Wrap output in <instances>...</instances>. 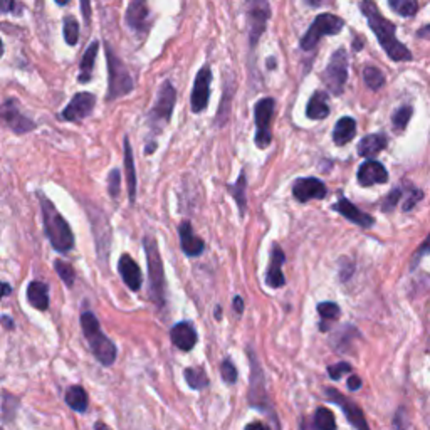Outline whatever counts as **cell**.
Here are the masks:
<instances>
[{"mask_svg":"<svg viewBox=\"0 0 430 430\" xmlns=\"http://www.w3.org/2000/svg\"><path fill=\"white\" fill-rule=\"evenodd\" d=\"M81 327L85 333L87 343H89L91 352L94 353L96 360L104 366H111L116 360L118 350L113 341L101 331L99 321L91 311H86L81 315Z\"/></svg>","mask_w":430,"mask_h":430,"instance_id":"obj_3","label":"cell"},{"mask_svg":"<svg viewBox=\"0 0 430 430\" xmlns=\"http://www.w3.org/2000/svg\"><path fill=\"white\" fill-rule=\"evenodd\" d=\"M352 371V365L346 361H341V363H336V365H331L328 368V375L331 380H340L341 377H343L345 373H350Z\"/></svg>","mask_w":430,"mask_h":430,"instance_id":"obj_41","label":"cell"},{"mask_svg":"<svg viewBox=\"0 0 430 430\" xmlns=\"http://www.w3.org/2000/svg\"><path fill=\"white\" fill-rule=\"evenodd\" d=\"M145 254H147L148 262V279H150V298L155 301L158 308L165 306V274H164V262H162L158 244L153 237H145L143 239Z\"/></svg>","mask_w":430,"mask_h":430,"instance_id":"obj_4","label":"cell"},{"mask_svg":"<svg viewBox=\"0 0 430 430\" xmlns=\"http://www.w3.org/2000/svg\"><path fill=\"white\" fill-rule=\"evenodd\" d=\"M148 7L147 0H131L127 12V24L135 31H143L147 27Z\"/></svg>","mask_w":430,"mask_h":430,"instance_id":"obj_23","label":"cell"},{"mask_svg":"<svg viewBox=\"0 0 430 430\" xmlns=\"http://www.w3.org/2000/svg\"><path fill=\"white\" fill-rule=\"evenodd\" d=\"M361 387V380H360V377H357V375H353V377H350L348 378V388L352 392H354V390H358V388Z\"/></svg>","mask_w":430,"mask_h":430,"instance_id":"obj_47","label":"cell"},{"mask_svg":"<svg viewBox=\"0 0 430 430\" xmlns=\"http://www.w3.org/2000/svg\"><path fill=\"white\" fill-rule=\"evenodd\" d=\"M245 187H248V182H245V173L242 172L239 175V180H237L236 185L229 187V192L234 195L236 199L237 206H239L241 217L245 215V208H248V199H245Z\"/></svg>","mask_w":430,"mask_h":430,"instance_id":"obj_31","label":"cell"},{"mask_svg":"<svg viewBox=\"0 0 430 430\" xmlns=\"http://www.w3.org/2000/svg\"><path fill=\"white\" fill-rule=\"evenodd\" d=\"M178 234H180L182 249L187 256L197 257L203 252V241L195 236L194 227H192L190 222H187V220L185 222H182L180 227H178Z\"/></svg>","mask_w":430,"mask_h":430,"instance_id":"obj_21","label":"cell"},{"mask_svg":"<svg viewBox=\"0 0 430 430\" xmlns=\"http://www.w3.org/2000/svg\"><path fill=\"white\" fill-rule=\"evenodd\" d=\"M210 81L212 71L208 68H202L195 78L194 91H192V110L194 113H200L207 108L208 98H210Z\"/></svg>","mask_w":430,"mask_h":430,"instance_id":"obj_14","label":"cell"},{"mask_svg":"<svg viewBox=\"0 0 430 430\" xmlns=\"http://www.w3.org/2000/svg\"><path fill=\"white\" fill-rule=\"evenodd\" d=\"M402 195H403L402 189L392 190L390 194H388V197L385 199V202H383V206H382L383 210H392V208H395L396 207V202H399Z\"/></svg>","mask_w":430,"mask_h":430,"instance_id":"obj_44","label":"cell"},{"mask_svg":"<svg viewBox=\"0 0 430 430\" xmlns=\"http://www.w3.org/2000/svg\"><path fill=\"white\" fill-rule=\"evenodd\" d=\"M348 79V56L345 49H338L333 54L327 71H324V83L333 94H341Z\"/></svg>","mask_w":430,"mask_h":430,"instance_id":"obj_7","label":"cell"},{"mask_svg":"<svg viewBox=\"0 0 430 430\" xmlns=\"http://www.w3.org/2000/svg\"><path fill=\"white\" fill-rule=\"evenodd\" d=\"M273 115H274V99L264 98L257 101L256 108H254V116H256V145L261 150L267 148L273 141V131H271V124H273Z\"/></svg>","mask_w":430,"mask_h":430,"instance_id":"obj_8","label":"cell"},{"mask_svg":"<svg viewBox=\"0 0 430 430\" xmlns=\"http://www.w3.org/2000/svg\"><path fill=\"white\" fill-rule=\"evenodd\" d=\"M56 2H57V3H59V6H64V3H68V2H69V0H56Z\"/></svg>","mask_w":430,"mask_h":430,"instance_id":"obj_56","label":"cell"},{"mask_svg":"<svg viewBox=\"0 0 430 430\" xmlns=\"http://www.w3.org/2000/svg\"><path fill=\"white\" fill-rule=\"evenodd\" d=\"M354 135H357V121L350 116H345L338 121L335 129H333V141L338 147H343L353 140Z\"/></svg>","mask_w":430,"mask_h":430,"instance_id":"obj_26","label":"cell"},{"mask_svg":"<svg viewBox=\"0 0 430 430\" xmlns=\"http://www.w3.org/2000/svg\"><path fill=\"white\" fill-rule=\"evenodd\" d=\"M315 430H336L335 415L331 410L321 407L315 413Z\"/></svg>","mask_w":430,"mask_h":430,"instance_id":"obj_34","label":"cell"},{"mask_svg":"<svg viewBox=\"0 0 430 430\" xmlns=\"http://www.w3.org/2000/svg\"><path fill=\"white\" fill-rule=\"evenodd\" d=\"M10 294V286L9 284H3V296H9Z\"/></svg>","mask_w":430,"mask_h":430,"instance_id":"obj_54","label":"cell"},{"mask_svg":"<svg viewBox=\"0 0 430 430\" xmlns=\"http://www.w3.org/2000/svg\"><path fill=\"white\" fill-rule=\"evenodd\" d=\"M94 430H111L110 427H108L106 424H103V422H98V424H96V427H94Z\"/></svg>","mask_w":430,"mask_h":430,"instance_id":"obj_53","label":"cell"},{"mask_svg":"<svg viewBox=\"0 0 430 430\" xmlns=\"http://www.w3.org/2000/svg\"><path fill=\"white\" fill-rule=\"evenodd\" d=\"M422 197H424V194H422L420 190H417V189H410V190H408L407 199H405V202H403V210H405V212L412 210V208L417 206V202H420Z\"/></svg>","mask_w":430,"mask_h":430,"instance_id":"obj_43","label":"cell"},{"mask_svg":"<svg viewBox=\"0 0 430 430\" xmlns=\"http://www.w3.org/2000/svg\"><path fill=\"white\" fill-rule=\"evenodd\" d=\"M304 2L308 3V6H313V7H318L321 6V3L324 2V0H304Z\"/></svg>","mask_w":430,"mask_h":430,"instance_id":"obj_52","label":"cell"},{"mask_svg":"<svg viewBox=\"0 0 430 430\" xmlns=\"http://www.w3.org/2000/svg\"><path fill=\"white\" fill-rule=\"evenodd\" d=\"M124 173H127V185L129 202H135L136 199V172H135V160H133V152L129 147L128 138L124 140Z\"/></svg>","mask_w":430,"mask_h":430,"instance_id":"obj_28","label":"cell"},{"mask_svg":"<svg viewBox=\"0 0 430 430\" xmlns=\"http://www.w3.org/2000/svg\"><path fill=\"white\" fill-rule=\"evenodd\" d=\"M328 189L318 178H299L293 185V195L298 202L321 200L327 197Z\"/></svg>","mask_w":430,"mask_h":430,"instance_id":"obj_15","label":"cell"},{"mask_svg":"<svg viewBox=\"0 0 430 430\" xmlns=\"http://www.w3.org/2000/svg\"><path fill=\"white\" fill-rule=\"evenodd\" d=\"M306 115L310 120H324L329 115V104H328V96L324 91H316L313 94L306 108Z\"/></svg>","mask_w":430,"mask_h":430,"instance_id":"obj_27","label":"cell"},{"mask_svg":"<svg viewBox=\"0 0 430 430\" xmlns=\"http://www.w3.org/2000/svg\"><path fill=\"white\" fill-rule=\"evenodd\" d=\"M360 9L363 12V15L366 17V20H368V26L371 31H373V34L378 37L380 45L385 49L388 57L399 62L410 61L412 59L410 51H408L403 44L399 43V39H396L395 36V26L390 22V20L380 14L378 7L375 6L371 0H363L360 3Z\"/></svg>","mask_w":430,"mask_h":430,"instance_id":"obj_1","label":"cell"},{"mask_svg":"<svg viewBox=\"0 0 430 430\" xmlns=\"http://www.w3.org/2000/svg\"><path fill=\"white\" fill-rule=\"evenodd\" d=\"M333 210H336L338 214L343 215L345 219L350 220V222L360 225V227H363V229L371 227V225H373V222H375L373 217L365 214V212H361L360 208L354 207L353 203L345 197H341L340 200H338L335 206H333Z\"/></svg>","mask_w":430,"mask_h":430,"instance_id":"obj_17","label":"cell"},{"mask_svg":"<svg viewBox=\"0 0 430 430\" xmlns=\"http://www.w3.org/2000/svg\"><path fill=\"white\" fill-rule=\"evenodd\" d=\"M244 430H269L266 424H262V422H252V424L245 425Z\"/></svg>","mask_w":430,"mask_h":430,"instance_id":"obj_48","label":"cell"},{"mask_svg":"<svg viewBox=\"0 0 430 430\" xmlns=\"http://www.w3.org/2000/svg\"><path fill=\"white\" fill-rule=\"evenodd\" d=\"M3 118H6L7 124L19 135L34 129V123L27 116L20 115L17 101H14V99H9V101L3 104Z\"/></svg>","mask_w":430,"mask_h":430,"instance_id":"obj_19","label":"cell"},{"mask_svg":"<svg viewBox=\"0 0 430 430\" xmlns=\"http://www.w3.org/2000/svg\"><path fill=\"white\" fill-rule=\"evenodd\" d=\"M220 373H222V378L225 383H236L237 382V370L234 366V363L231 360H224L222 366H220Z\"/></svg>","mask_w":430,"mask_h":430,"instance_id":"obj_40","label":"cell"},{"mask_svg":"<svg viewBox=\"0 0 430 430\" xmlns=\"http://www.w3.org/2000/svg\"><path fill=\"white\" fill-rule=\"evenodd\" d=\"M3 323H6L9 328H12V323L9 321V318H7V316H3Z\"/></svg>","mask_w":430,"mask_h":430,"instance_id":"obj_55","label":"cell"},{"mask_svg":"<svg viewBox=\"0 0 430 430\" xmlns=\"http://www.w3.org/2000/svg\"><path fill=\"white\" fill-rule=\"evenodd\" d=\"M388 6L396 14L402 15V17H412L419 10L417 0H388Z\"/></svg>","mask_w":430,"mask_h":430,"instance_id":"obj_33","label":"cell"},{"mask_svg":"<svg viewBox=\"0 0 430 430\" xmlns=\"http://www.w3.org/2000/svg\"><path fill=\"white\" fill-rule=\"evenodd\" d=\"M39 202L43 208V219H44V231L48 234L49 242L57 252H69L74 248V236L71 231L69 224L62 217L54 203L49 200L43 192H39Z\"/></svg>","mask_w":430,"mask_h":430,"instance_id":"obj_2","label":"cell"},{"mask_svg":"<svg viewBox=\"0 0 430 430\" xmlns=\"http://www.w3.org/2000/svg\"><path fill=\"white\" fill-rule=\"evenodd\" d=\"M54 269H56V273L59 274V278L62 279V282L66 284V286L71 287L74 284V279H76V273H74V267L68 264V262L61 261V259H57V261H54Z\"/></svg>","mask_w":430,"mask_h":430,"instance_id":"obj_36","label":"cell"},{"mask_svg":"<svg viewBox=\"0 0 430 430\" xmlns=\"http://www.w3.org/2000/svg\"><path fill=\"white\" fill-rule=\"evenodd\" d=\"M66 403L73 408L74 412H86L87 408V394L86 390L81 385H74L69 387L68 392H66Z\"/></svg>","mask_w":430,"mask_h":430,"instance_id":"obj_30","label":"cell"},{"mask_svg":"<svg viewBox=\"0 0 430 430\" xmlns=\"http://www.w3.org/2000/svg\"><path fill=\"white\" fill-rule=\"evenodd\" d=\"M27 299L31 303V306H34L36 310L45 311L49 308V289L48 284L41 281H32L27 287Z\"/></svg>","mask_w":430,"mask_h":430,"instance_id":"obj_25","label":"cell"},{"mask_svg":"<svg viewBox=\"0 0 430 430\" xmlns=\"http://www.w3.org/2000/svg\"><path fill=\"white\" fill-rule=\"evenodd\" d=\"M175 99H177V93H175L173 86L166 81L165 85L162 86L155 106H153L152 113H150L152 124H158V127H162V124L169 123L170 118H172Z\"/></svg>","mask_w":430,"mask_h":430,"instance_id":"obj_9","label":"cell"},{"mask_svg":"<svg viewBox=\"0 0 430 430\" xmlns=\"http://www.w3.org/2000/svg\"><path fill=\"white\" fill-rule=\"evenodd\" d=\"M0 9H2V12H6V14L7 12H14V14H19L20 12V7L14 0H2V7H0Z\"/></svg>","mask_w":430,"mask_h":430,"instance_id":"obj_46","label":"cell"},{"mask_svg":"<svg viewBox=\"0 0 430 430\" xmlns=\"http://www.w3.org/2000/svg\"><path fill=\"white\" fill-rule=\"evenodd\" d=\"M417 37H419V39H429L430 41V24H429V26L419 29V31H417Z\"/></svg>","mask_w":430,"mask_h":430,"instance_id":"obj_49","label":"cell"},{"mask_svg":"<svg viewBox=\"0 0 430 430\" xmlns=\"http://www.w3.org/2000/svg\"><path fill=\"white\" fill-rule=\"evenodd\" d=\"M363 78H365L366 86L373 91L380 89V87L383 86V83H385V76H383L382 71L373 68V66H366V68L363 69Z\"/></svg>","mask_w":430,"mask_h":430,"instance_id":"obj_35","label":"cell"},{"mask_svg":"<svg viewBox=\"0 0 430 430\" xmlns=\"http://www.w3.org/2000/svg\"><path fill=\"white\" fill-rule=\"evenodd\" d=\"M387 145L388 140L385 135H382V133H373V135L363 138L360 143H358V155L365 158H373L377 157L382 150H385Z\"/></svg>","mask_w":430,"mask_h":430,"instance_id":"obj_24","label":"cell"},{"mask_svg":"<svg viewBox=\"0 0 430 430\" xmlns=\"http://www.w3.org/2000/svg\"><path fill=\"white\" fill-rule=\"evenodd\" d=\"M98 49H99V43L98 41H94V43H91L89 48H87L85 56H83L81 66H79V68H81V71H79V83H87L91 76H93V68L96 56H98Z\"/></svg>","mask_w":430,"mask_h":430,"instance_id":"obj_29","label":"cell"},{"mask_svg":"<svg viewBox=\"0 0 430 430\" xmlns=\"http://www.w3.org/2000/svg\"><path fill=\"white\" fill-rule=\"evenodd\" d=\"M120 187H121L120 170H113V172L110 173V177H108V189H110V194H111L113 199L118 197Z\"/></svg>","mask_w":430,"mask_h":430,"instance_id":"obj_42","label":"cell"},{"mask_svg":"<svg viewBox=\"0 0 430 430\" xmlns=\"http://www.w3.org/2000/svg\"><path fill=\"white\" fill-rule=\"evenodd\" d=\"M249 402L252 407L266 408L267 407V395L264 385V375H262L261 366L256 354L250 353V390H249Z\"/></svg>","mask_w":430,"mask_h":430,"instance_id":"obj_12","label":"cell"},{"mask_svg":"<svg viewBox=\"0 0 430 430\" xmlns=\"http://www.w3.org/2000/svg\"><path fill=\"white\" fill-rule=\"evenodd\" d=\"M234 310L239 313V315H242V311H244V301H242V298H239V296L234 299Z\"/></svg>","mask_w":430,"mask_h":430,"instance_id":"obj_50","label":"cell"},{"mask_svg":"<svg viewBox=\"0 0 430 430\" xmlns=\"http://www.w3.org/2000/svg\"><path fill=\"white\" fill-rule=\"evenodd\" d=\"M345 22L343 19L336 17L333 14H320L315 19V22L311 24V27L308 29L306 34L301 39V49L303 51H311L318 45L320 39L324 36H335L338 32H341Z\"/></svg>","mask_w":430,"mask_h":430,"instance_id":"obj_5","label":"cell"},{"mask_svg":"<svg viewBox=\"0 0 430 430\" xmlns=\"http://www.w3.org/2000/svg\"><path fill=\"white\" fill-rule=\"evenodd\" d=\"M96 104L94 94L91 93H78L71 99V103L62 111V118L78 123V121L87 118L93 113V108Z\"/></svg>","mask_w":430,"mask_h":430,"instance_id":"obj_13","label":"cell"},{"mask_svg":"<svg viewBox=\"0 0 430 430\" xmlns=\"http://www.w3.org/2000/svg\"><path fill=\"white\" fill-rule=\"evenodd\" d=\"M427 254H430V234H429V237L427 239H425V242L424 244L420 245L419 248V250H417L415 252V256H413V261H412V269H415L417 267V264H419V261L424 256H427Z\"/></svg>","mask_w":430,"mask_h":430,"instance_id":"obj_45","label":"cell"},{"mask_svg":"<svg viewBox=\"0 0 430 430\" xmlns=\"http://www.w3.org/2000/svg\"><path fill=\"white\" fill-rule=\"evenodd\" d=\"M318 313L321 320L324 321H335L340 316V306L336 303H320L318 304Z\"/></svg>","mask_w":430,"mask_h":430,"instance_id":"obj_39","label":"cell"},{"mask_svg":"<svg viewBox=\"0 0 430 430\" xmlns=\"http://www.w3.org/2000/svg\"><path fill=\"white\" fill-rule=\"evenodd\" d=\"M284 261H286V256H284L282 249L279 248V245H274L273 252H271V264L269 269H267V279H266L267 286L274 287V289L284 286V282H286L281 271Z\"/></svg>","mask_w":430,"mask_h":430,"instance_id":"obj_22","label":"cell"},{"mask_svg":"<svg viewBox=\"0 0 430 430\" xmlns=\"http://www.w3.org/2000/svg\"><path fill=\"white\" fill-rule=\"evenodd\" d=\"M327 395H328V400H331L333 403L340 405V408L343 410L345 417L348 419V422L353 425L354 429L370 430L368 424H366L365 415H363V412H361V408L358 407L353 400L346 399L343 394H340V392L335 390V388H327Z\"/></svg>","mask_w":430,"mask_h":430,"instance_id":"obj_10","label":"cell"},{"mask_svg":"<svg viewBox=\"0 0 430 430\" xmlns=\"http://www.w3.org/2000/svg\"><path fill=\"white\" fill-rule=\"evenodd\" d=\"M64 39L69 45H76L79 39V24L74 17L64 19Z\"/></svg>","mask_w":430,"mask_h":430,"instance_id":"obj_37","label":"cell"},{"mask_svg":"<svg viewBox=\"0 0 430 430\" xmlns=\"http://www.w3.org/2000/svg\"><path fill=\"white\" fill-rule=\"evenodd\" d=\"M170 336H172V343L177 346L178 350H182V352H190V350L197 345L199 340L194 324L187 323V321L175 324Z\"/></svg>","mask_w":430,"mask_h":430,"instance_id":"obj_18","label":"cell"},{"mask_svg":"<svg viewBox=\"0 0 430 430\" xmlns=\"http://www.w3.org/2000/svg\"><path fill=\"white\" fill-rule=\"evenodd\" d=\"M108 69H110V87H108V99H115L118 96L128 94L133 89V79L129 76L127 66L113 54L106 45Z\"/></svg>","mask_w":430,"mask_h":430,"instance_id":"obj_6","label":"cell"},{"mask_svg":"<svg viewBox=\"0 0 430 430\" xmlns=\"http://www.w3.org/2000/svg\"><path fill=\"white\" fill-rule=\"evenodd\" d=\"M248 19L250 31V44H257L259 37L266 29L267 19L271 17V9L266 0H248Z\"/></svg>","mask_w":430,"mask_h":430,"instance_id":"obj_11","label":"cell"},{"mask_svg":"<svg viewBox=\"0 0 430 430\" xmlns=\"http://www.w3.org/2000/svg\"><path fill=\"white\" fill-rule=\"evenodd\" d=\"M120 274L121 278H123V281L131 291H138L141 287V284H143V275H141V269L140 266L136 264L135 261H133L131 256H128V254H123V256L120 257V264H118Z\"/></svg>","mask_w":430,"mask_h":430,"instance_id":"obj_20","label":"cell"},{"mask_svg":"<svg viewBox=\"0 0 430 430\" xmlns=\"http://www.w3.org/2000/svg\"><path fill=\"white\" fill-rule=\"evenodd\" d=\"M81 6H83V14H85V19L89 20V0H81Z\"/></svg>","mask_w":430,"mask_h":430,"instance_id":"obj_51","label":"cell"},{"mask_svg":"<svg viewBox=\"0 0 430 430\" xmlns=\"http://www.w3.org/2000/svg\"><path fill=\"white\" fill-rule=\"evenodd\" d=\"M412 113H413V110H412L410 106L399 108V110L394 113V116H392V121H394V128L399 129V131H402V129H405V127H407V123L412 118Z\"/></svg>","mask_w":430,"mask_h":430,"instance_id":"obj_38","label":"cell"},{"mask_svg":"<svg viewBox=\"0 0 430 430\" xmlns=\"http://www.w3.org/2000/svg\"><path fill=\"white\" fill-rule=\"evenodd\" d=\"M388 180V172L380 162L368 160L358 169V183L361 187H371L385 183Z\"/></svg>","mask_w":430,"mask_h":430,"instance_id":"obj_16","label":"cell"},{"mask_svg":"<svg viewBox=\"0 0 430 430\" xmlns=\"http://www.w3.org/2000/svg\"><path fill=\"white\" fill-rule=\"evenodd\" d=\"M183 377L192 390H202L208 385V377L203 368H187Z\"/></svg>","mask_w":430,"mask_h":430,"instance_id":"obj_32","label":"cell"}]
</instances>
